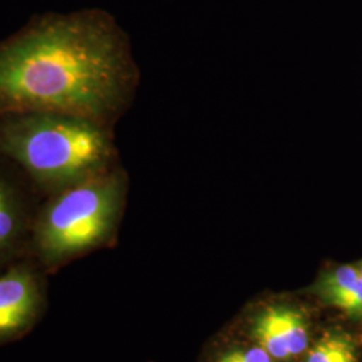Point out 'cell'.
Masks as SVG:
<instances>
[{"label": "cell", "instance_id": "6da1fadb", "mask_svg": "<svg viewBox=\"0 0 362 362\" xmlns=\"http://www.w3.org/2000/svg\"><path fill=\"white\" fill-rule=\"evenodd\" d=\"M134 83L125 39L98 11L47 15L0 42V115L55 112L110 127Z\"/></svg>", "mask_w": 362, "mask_h": 362}, {"label": "cell", "instance_id": "7a4b0ae2", "mask_svg": "<svg viewBox=\"0 0 362 362\" xmlns=\"http://www.w3.org/2000/svg\"><path fill=\"white\" fill-rule=\"evenodd\" d=\"M0 156L21 169L42 199L117 165L109 125L55 112L0 115Z\"/></svg>", "mask_w": 362, "mask_h": 362}, {"label": "cell", "instance_id": "3957f363", "mask_svg": "<svg viewBox=\"0 0 362 362\" xmlns=\"http://www.w3.org/2000/svg\"><path fill=\"white\" fill-rule=\"evenodd\" d=\"M128 180L119 167L45 197L34 221L28 257L52 274L107 247L116 238Z\"/></svg>", "mask_w": 362, "mask_h": 362}, {"label": "cell", "instance_id": "277c9868", "mask_svg": "<svg viewBox=\"0 0 362 362\" xmlns=\"http://www.w3.org/2000/svg\"><path fill=\"white\" fill-rule=\"evenodd\" d=\"M239 333L275 362H299L318 330L308 303L297 298L275 297L260 300L247 311Z\"/></svg>", "mask_w": 362, "mask_h": 362}, {"label": "cell", "instance_id": "5b68a950", "mask_svg": "<svg viewBox=\"0 0 362 362\" xmlns=\"http://www.w3.org/2000/svg\"><path fill=\"white\" fill-rule=\"evenodd\" d=\"M42 200L21 169L0 156V267L28 257Z\"/></svg>", "mask_w": 362, "mask_h": 362}, {"label": "cell", "instance_id": "8992f818", "mask_svg": "<svg viewBox=\"0 0 362 362\" xmlns=\"http://www.w3.org/2000/svg\"><path fill=\"white\" fill-rule=\"evenodd\" d=\"M45 274L30 257L0 274V345L22 338L38 324L46 306Z\"/></svg>", "mask_w": 362, "mask_h": 362}, {"label": "cell", "instance_id": "52a82bcc", "mask_svg": "<svg viewBox=\"0 0 362 362\" xmlns=\"http://www.w3.org/2000/svg\"><path fill=\"white\" fill-rule=\"evenodd\" d=\"M309 291L325 308L362 325V275L356 264H339L318 275Z\"/></svg>", "mask_w": 362, "mask_h": 362}, {"label": "cell", "instance_id": "ba28073f", "mask_svg": "<svg viewBox=\"0 0 362 362\" xmlns=\"http://www.w3.org/2000/svg\"><path fill=\"white\" fill-rule=\"evenodd\" d=\"M362 338L341 326L318 330L299 362H361Z\"/></svg>", "mask_w": 362, "mask_h": 362}, {"label": "cell", "instance_id": "9c48e42d", "mask_svg": "<svg viewBox=\"0 0 362 362\" xmlns=\"http://www.w3.org/2000/svg\"><path fill=\"white\" fill-rule=\"evenodd\" d=\"M206 362H275L255 342L239 333L238 338L223 341L209 351Z\"/></svg>", "mask_w": 362, "mask_h": 362}, {"label": "cell", "instance_id": "30bf717a", "mask_svg": "<svg viewBox=\"0 0 362 362\" xmlns=\"http://www.w3.org/2000/svg\"><path fill=\"white\" fill-rule=\"evenodd\" d=\"M356 266H357V269H358V272H360V274H361V275H362V260H361V262H358V263H357V264H356Z\"/></svg>", "mask_w": 362, "mask_h": 362}]
</instances>
